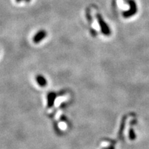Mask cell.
Listing matches in <instances>:
<instances>
[{
	"instance_id": "obj_1",
	"label": "cell",
	"mask_w": 149,
	"mask_h": 149,
	"mask_svg": "<svg viewBox=\"0 0 149 149\" xmlns=\"http://www.w3.org/2000/svg\"><path fill=\"white\" fill-rule=\"evenodd\" d=\"M96 18L97 20L99 25H100V29H101L102 34L105 35V36H110L111 34V29H110L109 25L107 24V22L104 20L102 15L100 13H97Z\"/></svg>"
},
{
	"instance_id": "obj_2",
	"label": "cell",
	"mask_w": 149,
	"mask_h": 149,
	"mask_svg": "<svg viewBox=\"0 0 149 149\" xmlns=\"http://www.w3.org/2000/svg\"><path fill=\"white\" fill-rule=\"evenodd\" d=\"M128 3L129 5L130 8L128 10H125L122 13L123 17L125 19L131 17L137 13V3L134 0H128Z\"/></svg>"
},
{
	"instance_id": "obj_3",
	"label": "cell",
	"mask_w": 149,
	"mask_h": 149,
	"mask_svg": "<svg viewBox=\"0 0 149 149\" xmlns=\"http://www.w3.org/2000/svg\"><path fill=\"white\" fill-rule=\"evenodd\" d=\"M47 36V32L45 30H40L33 37V41L35 44H38Z\"/></svg>"
},
{
	"instance_id": "obj_4",
	"label": "cell",
	"mask_w": 149,
	"mask_h": 149,
	"mask_svg": "<svg viewBox=\"0 0 149 149\" xmlns=\"http://www.w3.org/2000/svg\"><path fill=\"white\" fill-rule=\"evenodd\" d=\"M54 103H55V93H49L48 96V106L51 107Z\"/></svg>"
},
{
	"instance_id": "obj_5",
	"label": "cell",
	"mask_w": 149,
	"mask_h": 149,
	"mask_svg": "<svg viewBox=\"0 0 149 149\" xmlns=\"http://www.w3.org/2000/svg\"><path fill=\"white\" fill-rule=\"evenodd\" d=\"M37 81L40 86H45L46 85V80L42 75H38L37 77Z\"/></svg>"
},
{
	"instance_id": "obj_6",
	"label": "cell",
	"mask_w": 149,
	"mask_h": 149,
	"mask_svg": "<svg viewBox=\"0 0 149 149\" xmlns=\"http://www.w3.org/2000/svg\"><path fill=\"white\" fill-rule=\"evenodd\" d=\"M65 99L66 98L64 97H61L57 98V100L55 101V103L56 104V106H59V104L61 103V102L64 101V100H65Z\"/></svg>"
},
{
	"instance_id": "obj_7",
	"label": "cell",
	"mask_w": 149,
	"mask_h": 149,
	"mask_svg": "<svg viewBox=\"0 0 149 149\" xmlns=\"http://www.w3.org/2000/svg\"><path fill=\"white\" fill-rule=\"evenodd\" d=\"M129 137L131 139H135V134L134 133V130L133 129H130L129 131Z\"/></svg>"
},
{
	"instance_id": "obj_8",
	"label": "cell",
	"mask_w": 149,
	"mask_h": 149,
	"mask_svg": "<svg viewBox=\"0 0 149 149\" xmlns=\"http://www.w3.org/2000/svg\"><path fill=\"white\" fill-rule=\"evenodd\" d=\"M59 128H61V129L64 130V129H66V128L67 125H66V124L65 122H60V123H59Z\"/></svg>"
},
{
	"instance_id": "obj_9",
	"label": "cell",
	"mask_w": 149,
	"mask_h": 149,
	"mask_svg": "<svg viewBox=\"0 0 149 149\" xmlns=\"http://www.w3.org/2000/svg\"><path fill=\"white\" fill-rule=\"evenodd\" d=\"M86 17H87V19H88V21L90 22V24L92 23V18H91L90 12H89V10H88V9H87V11H86Z\"/></svg>"
},
{
	"instance_id": "obj_10",
	"label": "cell",
	"mask_w": 149,
	"mask_h": 149,
	"mask_svg": "<svg viewBox=\"0 0 149 149\" xmlns=\"http://www.w3.org/2000/svg\"><path fill=\"white\" fill-rule=\"evenodd\" d=\"M23 1H26V2H29L30 1H31V0H23Z\"/></svg>"
}]
</instances>
